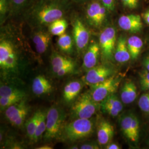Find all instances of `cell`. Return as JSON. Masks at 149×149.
Segmentation results:
<instances>
[{"mask_svg":"<svg viewBox=\"0 0 149 149\" xmlns=\"http://www.w3.org/2000/svg\"><path fill=\"white\" fill-rule=\"evenodd\" d=\"M93 131V123L89 119L77 118L63 128L61 134L68 140L74 141L85 138Z\"/></svg>","mask_w":149,"mask_h":149,"instance_id":"6da1fadb","label":"cell"},{"mask_svg":"<svg viewBox=\"0 0 149 149\" xmlns=\"http://www.w3.org/2000/svg\"><path fill=\"white\" fill-rule=\"evenodd\" d=\"M64 114L56 107H52L48 110L46 118V130L44 138L51 140L56 138L63 129Z\"/></svg>","mask_w":149,"mask_h":149,"instance_id":"7a4b0ae2","label":"cell"},{"mask_svg":"<svg viewBox=\"0 0 149 149\" xmlns=\"http://www.w3.org/2000/svg\"><path fill=\"white\" fill-rule=\"evenodd\" d=\"M88 92L82 94L72 107V112L74 117L90 119L96 113L97 104Z\"/></svg>","mask_w":149,"mask_h":149,"instance_id":"3957f363","label":"cell"},{"mask_svg":"<svg viewBox=\"0 0 149 149\" xmlns=\"http://www.w3.org/2000/svg\"><path fill=\"white\" fill-rule=\"evenodd\" d=\"M121 81L119 76H111L104 81L92 85L91 95L96 102H101L108 96L114 94Z\"/></svg>","mask_w":149,"mask_h":149,"instance_id":"277c9868","label":"cell"},{"mask_svg":"<svg viewBox=\"0 0 149 149\" xmlns=\"http://www.w3.org/2000/svg\"><path fill=\"white\" fill-rule=\"evenodd\" d=\"M116 43V33L114 28L107 27L100 37V46L104 59L111 60L114 54Z\"/></svg>","mask_w":149,"mask_h":149,"instance_id":"5b68a950","label":"cell"},{"mask_svg":"<svg viewBox=\"0 0 149 149\" xmlns=\"http://www.w3.org/2000/svg\"><path fill=\"white\" fill-rule=\"evenodd\" d=\"M64 12L59 6L55 4L43 6L34 13L36 19L41 24H51L62 18Z\"/></svg>","mask_w":149,"mask_h":149,"instance_id":"8992f818","label":"cell"},{"mask_svg":"<svg viewBox=\"0 0 149 149\" xmlns=\"http://www.w3.org/2000/svg\"><path fill=\"white\" fill-rule=\"evenodd\" d=\"M17 64V57L15 48L11 42L1 40L0 43V66L3 70L15 69Z\"/></svg>","mask_w":149,"mask_h":149,"instance_id":"52a82bcc","label":"cell"},{"mask_svg":"<svg viewBox=\"0 0 149 149\" xmlns=\"http://www.w3.org/2000/svg\"><path fill=\"white\" fill-rule=\"evenodd\" d=\"M28 112V108L22 100L8 107L5 112L6 117L16 127H21L24 122Z\"/></svg>","mask_w":149,"mask_h":149,"instance_id":"ba28073f","label":"cell"},{"mask_svg":"<svg viewBox=\"0 0 149 149\" xmlns=\"http://www.w3.org/2000/svg\"><path fill=\"white\" fill-rule=\"evenodd\" d=\"M113 71L105 66H98L90 69L84 76V80L90 85L101 83L112 76Z\"/></svg>","mask_w":149,"mask_h":149,"instance_id":"9c48e42d","label":"cell"},{"mask_svg":"<svg viewBox=\"0 0 149 149\" xmlns=\"http://www.w3.org/2000/svg\"><path fill=\"white\" fill-rule=\"evenodd\" d=\"M107 8L98 2H93L87 9V16L91 23L95 26H100L106 18Z\"/></svg>","mask_w":149,"mask_h":149,"instance_id":"30bf717a","label":"cell"},{"mask_svg":"<svg viewBox=\"0 0 149 149\" xmlns=\"http://www.w3.org/2000/svg\"><path fill=\"white\" fill-rule=\"evenodd\" d=\"M118 24L124 31L134 33L140 32L143 26L141 17L137 15L121 16L118 20Z\"/></svg>","mask_w":149,"mask_h":149,"instance_id":"8fae6325","label":"cell"},{"mask_svg":"<svg viewBox=\"0 0 149 149\" xmlns=\"http://www.w3.org/2000/svg\"><path fill=\"white\" fill-rule=\"evenodd\" d=\"M73 33L76 47L82 50L88 45L90 34L85 25L80 19H77L74 22Z\"/></svg>","mask_w":149,"mask_h":149,"instance_id":"7c38bea8","label":"cell"},{"mask_svg":"<svg viewBox=\"0 0 149 149\" xmlns=\"http://www.w3.org/2000/svg\"><path fill=\"white\" fill-rule=\"evenodd\" d=\"M114 133V127L108 122L103 120L99 124L97 129V139L99 144L104 145L113 138Z\"/></svg>","mask_w":149,"mask_h":149,"instance_id":"4fadbf2b","label":"cell"},{"mask_svg":"<svg viewBox=\"0 0 149 149\" xmlns=\"http://www.w3.org/2000/svg\"><path fill=\"white\" fill-rule=\"evenodd\" d=\"M100 46L98 43H92L88 47L84 57L83 65L87 69H90L96 66L100 52Z\"/></svg>","mask_w":149,"mask_h":149,"instance_id":"5bb4252c","label":"cell"},{"mask_svg":"<svg viewBox=\"0 0 149 149\" xmlns=\"http://www.w3.org/2000/svg\"><path fill=\"white\" fill-rule=\"evenodd\" d=\"M137 87L132 80L126 81L122 88L120 98L123 103L128 104L133 102L137 97Z\"/></svg>","mask_w":149,"mask_h":149,"instance_id":"9a60e30c","label":"cell"},{"mask_svg":"<svg viewBox=\"0 0 149 149\" xmlns=\"http://www.w3.org/2000/svg\"><path fill=\"white\" fill-rule=\"evenodd\" d=\"M114 56L115 60L120 63H126L131 59L125 38L121 37L118 39Z\"/></svg>","mask_w":149,"mask_h":149,"instance_id":"2e32d148","label":"cell"},{"mask_svg":"<svg viewBox=\"0 0 149 149\" xmlns=\"http://www.w3.org/2000/svg\"><path fill=\"white\" fill-rule=\"evenodd\" d=\"M32 87L33 93L38 96L49 93L53 90L51 84L42 75L38 76L34 78L32 82Z\"/></svg>","mask_w":149,"mask_h":149,"instance_id":"e0dca14e","label":"cell"},{"mask_svg":"<svg viewBox=\"0 0 149 149\" xmlns=\"http://www.w3.org/2000/svg\"><path fill=\"white\" fill-rule=\"evenodd\" d=\"M50 39V35L43 31L37 32L34 35L33 40L38 53H44L47 50Z\"/></svg>","mask_w":149,"mask_h":149,"instance_id":"ac0fdd59","label":"cell"},{"mask_svg":"<svg viewBox=\"0 0 149 149\" xmlns=\"http://www.w3.org/2000/svg\"><path fill=\"white\" fill-rule=\"evenodd\" d=\"M127 45L131 59H137L143 46V42L141 39L137 36L130 37L127 40Z\"/></svg>","mask_w":149,"mask_h":149,"instance_id":"d6986e66","label":"cell"},{"mask_svg":"<svg viewBox=\"0 0 149 149\" xmlns=\"http://www.w3.org/2000/svg\"><path fill=\"white\" fill-rule=\"evenodd\" d=\"M82 86L79 81H72L64 87L63 96L65 101H71L77 96L81 90Z\"/></svg>","mask_w":149,"mask_h":149,"instance_id":"ffe728a7","label":"cell"},{"mask_svg":"<svg viewBox=\"0 0 149 149\" xmlns=\"http://www.w3.org/2000/svg\"><path fill=\"white\" fill-rule=\"evenodd\" d=\"M26 96L23 91L9 86L1 85L0 87V97L16 98L23 100Z\"/></svg>","mask_w":149,"mask_h":149,"instance_id":"44dd1931","label":"cell"},{"mask_svg":"<svg viewBox=\"0 0 149 149\" xmlns=\"http://www.w3.org/2000/svg\"><path fill=\"white\" fill-rule=\"evenodd\" d=\"M51 63L52 65L53 71L55 74L65 66L74 64V63L71 60L58 54L54 55L52 59Z\"/></svg>","mask_w":149,"mask_h":149,"instance_id":"7402d4cb","label":"cell"},{"mask_svg":"<svg viewBox=\"0 0 149 149\" xmlns=\"http://www.w3.org/2000/svg\"><path fill=\"white\" fill-rule=\"evenodd\" d=\"M67 27V22L64 19L61 18L50 24L49 29L53 35L59 37L65 33Z\"/></svg>","mask_w":149,"mask_h":149,"instance_id":"603a6c76","label":"cell"},{"mask_svg":"<svg viewBox=\"0 0 149 149\" xmlns=\"http://www.w3.org/2000/svg\"><path fill=\"white\" fill-rule=\"evenodd\" d=\"M46 118L47 114L41 111H39V118L38 121L37 127L36 131V133L34 135V138L33 141L36 142L39 140V139L42 136L44 133L45 132L46 130Z\"/></svg>","mask_w":149,"mask_h":149,"instance_id":"cb8c5ba5","label":"cell"},{"mask_svg":"<svg viewBox=\"0 0 149 149\" xmlns=\"http://www.w3.org/2000/svg\"><path fill=\"white\" fill-rule=\"evenodd\" d=\"M39 111L36 112L34 114L26 123V130L28 138L33 141L36 131L37 127Z\"/></svg>","mask_w":149,"mask_h":149,"instance_id":"d4e9b609","label":"cell"},{"mask_svg":"<svg viewBox=\"0 0 149 149\" xmlns=\"http://www.w3.org/2000/svg\"><path fill=\"white\" fill-rule=\"evenodd\" d=\"M58 44L60 49L64 52L70 53L72 49V40L69 34L64 33L59 36Z\"/></svg>","mask_w":149,"mask_h":149,"instance_id":"484cf974","label":"cell"},{"mask_svg":"<svg viewBox=\"0 0 149 149\" xmlns=\"http://www.w3.org/2000/svg\"><path fill=\"white\" fill-rule=\"evenodd\" d=\"M132 118V114L125 116V117L123 118L120 122V126L123 133L124 136L129 140H130L131 139V127Z\"/></svg>","mask_w":149,"mask_h":149,"instance_id":"4316f807","label":"cell"},{"mask_svg":"<svg viewBox=\"0 0 149 149\" xmlns=\"http://www.w3.org/2000/svg\"><path fill=\"white\" fill-rule=\"evenodd\" d=\"M101 105H111L119 111L122 112L123 108L122 103L114 94H112L106 97L101 102Z\"/></svg>","mask_w":149,"mask_h":149,"instance_id":"83f0119b","label":"cell"},{"mask_svg":"<svg viewBox=\"0 0 149 149\" xmlns=\"http://www.w3.org/2000/svg\"><path fill=\"white\" fill-rule=\"evenodd\" d=\"M139 122L138 119L135 116L133 115L132 127H131V139L130 141L136 143L139 138Z\"/></svg>","mask_w":149,"mask_h":149,"instance_id":"f1b7e54d","label":"cell"},{"mask_svg":"<svg viewBox=\"0 0 149 149\" xmlns=\"http://www.w3.org/2000/svg\"><path fill=\"white\" fill-rule=\"evenodd\" d=\"M138 105L141 111L145 113H149V91L140 97Z\"/></svg>","mask_w":149,"mask_h":149,"instance_id":"f546056e","label":"cell"},{"mask_svg":"<svg viewBox=\"0 0 149 149\" xmlns=\"http://www.w3.org/2000/svg\"><path fill=\"white\" fill-rule=\"evenodd\" d=\"M21 101L22 100L21 99L16 98H8L0 97V106L1 108H7L8 107Z\"/></svg>","mask_w":149,"mask_h":149,"instance_id":"4dcf8cb0","label":"cell"},{"mask_svg":"<svg viewBox=\"0 0 149 149\" xmlns=\"http://www.w3.org/2000/svg\"><path fill=\"white\" fill-rule=\"evenodd\" d=\"M103 112H105L112 117H116L119 115L120 111L111 105H101Z\"/></svg>","mask_w":149,"mask_h":149,"instance_id":"1f68e13d","label":"cell"},{"mask_svg":"<svg viewBox=\"0 0 149 149\" xmlns=\"http://www.w3.org/2000/svg\"><path fill=\"white\" fill-rule=\"evenodd\" d=\"M74 64L68 65L62 68L57 73H56V74L59 76H63L72 72L74 70Z\"/></svg>","mask_w":149,"mask_h":149,"instance_id":"d6a6232c","label":"cell"},{"mask_svg":"<svg viewBox=\"0 0 149 149\" xmlns=\"http://www.w3.org/2000/svg\"><path fill=\"white\" fill-rule=\"evenodd\" d=\"M123 5L130 9L135 8L138 5V0H121Z\"/></svg>","mask_w":149,"mask_h":149,"instance_id":"836d02e7","label":"cell"},{"mask_svg":"<svg viewBox=\"0 0 149 149\" xmlns=\"http://www.w3.org/2000/svg\"><path fill=\"white\" fill-rule=\"evenodd\" d=\"M102 3L109 11L114 10L115 6V0H101Z\"/></svg>","mask_w":149,"mask_h":149,"instance_id":"e575fe53","label":"cell"},{"mask_svg":"<svg viewBox=\"0 0 149 149\" xmlns=\"http://www.w3.org/2000/svg\"><path fill=\"white\" fill-rule=\"evenodd\" d=\"M140 82H149V71L147 70L143 71L139 74Z\"/></svg>","mask_w":149,"mask_h":149,"instance_id":"d590c367","label":"cell"},{"mask_svg":"<svg viewBox=\"0 0 149 149\" xmlns=\"http://www.w3.org/2000/svg\"><path fill=\"white\" fill-rule=\"evenodd\" d=\"M7 10V2L6 0L0 1V12L1 15L5 14Z\"/></svg>","mask_w":149,"mask_h":149,"instance_id":"8d00e7d4","label":"cell"},{"mask_svg":"<svg viewBox=\"0 0 149 149\" xmlns=\"http://www.w3.org/2000/svg\"><path fill=\"white\" fill-rule=\"evenodd\" d=\"M28 0H11L12 4L16 7H21Z\"/></svg>","mask_w":149,"mask_h":149,"instance_id":"74e56055","label":"cell"},{"mask_svg":"<svg viewBox=\"0 0 149 149\" xmlns=\"http://www.w3.org/2000/svg\"><path fill=\"white\" fill-rule=\"evenodd\" d=\"M81 149H99L98 146L95 144H84L80 148Z\"/></svg>","mask_w":149,"mask_h":149,"instance_id":"f35d334b","label":"cell"},{"mask_svg":"<svg viewBox=\"0 0 149 149\" xmlns=\"http://www.w3.org/2000/svg\"><path fill=\"white\" fill-rule=\"evenodd\" d=\"M141 88L144 91H149V82H140Z\"/></svg>","mask_w":149,"mask_h":149,"instance_id":"ab89813d","label":"cell"},{"mask_svg":"<svg viewBox=\"0 0 149 149\" xmlns=\"http://www.w3.org/2000/svg\"><path fill=\"white\" fill-rule=\"evenodd\" d=\"M143 64L146 70L149 71V54H148L143 60Z\"/></svg>","mask_w":149,"mask_h":149,"instance_id":"60d3db41","label":"cell"},{"mask_svg":"<svg viewBox=\"0 0 149 149\" xmlns=\"http://www.w3.org/2000/svg\"><path fill=\"white\" fill-rule=\"evenodd\" d=\"M143 18L146 23L149 24V10L144 13L143 15Z\"/></svg>","mask_w":149,"mask_h":149,"instance_id":"b9f144b4","label":"cell"},{"mask_svg":"<svg viewBox=\"0 0 149 149\" xmlns=\"http://www.w3.org/2000/svg\"><path fill=\"white\" fill-rule=\"evenodd\" d=\"M107 149H120L119 146L116 144H111L107 146Z\"/></svg>","mask_w":149,"mask_h":149,"instance_id":"7bdbcfd3","label":"cell"},{"mask_svg":"<svg viewBox=\"0 0 149 149\" xmlns=\"http://www.w3.org/2000/svg\"><path fill=\"white\" fill-rule=\"evenodd\" d=\"M38 149H52L53 148H52L50 146H49V145H43L40 146V148H37Z\"/></svg>","mask_w":149,"mask_h":149,"instance_id":"ee69618b","label":"cell"}]
</instances>
